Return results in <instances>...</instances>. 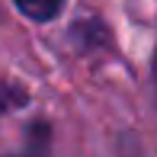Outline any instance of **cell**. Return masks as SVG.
<instances>
[{
	"label": "cell",
	"mask_w": 157,
	"mask_h": 157,
	"mask_svg": "<svg viewBox=\"0 0 157 157\" xmlns=\"http://www.w3.org/2000/svg\"><path fill=\"white\" fill-rule=\"evenodd\" d=\"M0 109H6V93H0Z\"/></svg>",
	"instance_id": "obj_2"
},
{
	"label": "cell",
	"mask_w": 157,
	"mask_h": 157,
	"mask_svg": "<svg viewBox=\"0 0 157 157\" xmlns=\"http://www.w3.org/2000/svg\"><path fill=\"white\" fill-rule=\"evenodd\" d=\"M13 3L19 6L23 16L35 19V23H45V19H55V16L61 13L64 0H13Z\"/></svg>",
	"instance_id": "obj_1"
}]
</instances>
